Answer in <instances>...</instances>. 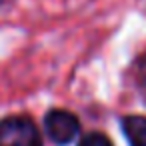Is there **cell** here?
I'll list each match as a JSON object with an SVG mask.
<instances>
[{
    "instance_id": "cell-1",
    "label": "cell",
    "mask_w": 146,
    "mask_h": 146,
    "mask_svg": "<svg viewBox=\"0 0 146 146\" xmlns=\"http://www.w3.org/2000/svg\"><path fill=\"white\" fill-rule=\"evenodd\" d=\"M0 146H42V134L28 116L0 120Z\"/></svg>"
},
{
    "instance_id": "cell-2",
    "label": "cell",
    "mask_w": 146,
    "mask_h": 146,
    "mask_svg": "<svg viewBox=\"0 0 146 146\" xmlns=\"http://www.w3.org/2000/svg\"><path fill=\"white\" fill-rule=\"evenodd\" d=\"M44 130L54 144H70L80 132V120L62 108H54L44 116Z\"/></svg>"
},
{
    "instance_id": "cell-3",
    "label": "cell",
    "mask_w": 146,
    "mask_h": 146,
    "mask_svg": "<svg viewBox=\"0 0 146 146\" xmlns=\"http://www.w3.org/2000/svg\"><path fill=\"white\" fill-rule=\"evenodd\" d=\"M122 132L130 146H146V118L144 116H124L122 118Z\"/></svg>"
},
{
    "instance_id": "cell-4",
    "label": "cell",
    "mask_w": 146,
    "mask_h": 146,
    "mask_svg": "<svg viewBox=\"0 0 146 146\" xmlns=\"http://www.w3.org/2000/svg\"><path fill=\"white\" fill-rule=\"evenodd\" d=\"M76 146H114L110 142V138L102 132H88L80 138V142Z\"/></svg>"
},
{
    "instance_id": "cell-5",
    "label": "cell",
    "mask_w": 146,
    "mask_h": 146,
    "mask_svg": "<svg viewBox=\"0 0 146 146\" xmlns=\"http://www.w3.org/2000/svg\"><path fill=\"white\" fill-rule=\"evenodd\" d=\"M138 84H140V88H142V94L146 96V58L142 60L140 70H138Z\"/></svg>"
}]
</instances>
